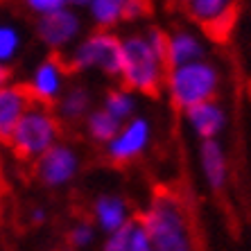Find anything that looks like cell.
I'll list each match as a JSON object with an SVG mask.
<instances>
[{"label":"cell","mask_w":251,"mask_h":251,"mask_svg":"<svg viewBox=\"0 0 251 251\" xmlns=\"http://www.w3.org/2000/svg\"><path fill=\"white\" fill-rule=\"evenodd\" d=\"M175 2H176V5H183V7H186V2H188V0H175Z\"/></svg>","instance_id":"obj_29"},{"label":"cell","mask_w":251,"mask_h":251,"mask_svg":"<svg viewBox=\"0 0 251 251\" xmlns=\"http://www.w3.org/2000/svg\"><path fill=\"white\" fill-rule=\"evenodd\" d=\"M79 165L82 161L75 147L57 143L52 150H48L41 158L34 161V176L46 188H64L77 176Z\"/></svg>","instance_id":"obj_7"},{"label":"cell","mask_w":251,"mask_h":251,"mask_svg":"<svg viewBox=\"0 0 251 251\" xmlns=\"http://www.w3.org/2000/svg\"><path fill=\"white\" fill-rule=\"evenodd\" d=\"M34 104L25 84H7L0 88V143H9L16 125Z\"/></svg>","instance_id":"obj_11"},{"label":"cell","mask_w":251,"mask_h":251,"mask_svg":"<svg viewBox=\"0 0 251 251\" xmlns=\"http://www.w3.org/2000/svg\"><path fill=\"white\" fill-rule=\"evenodd\" d=\"M25 7H27L32 14L36 16H48V14H54V12H61L68 7V0H23Z\"/></svg>","instance_id":"obj_23"},{"label":"cell","mask_w":251,"mask_h":251,"mask_svg":"<svg viewBox=\"0 0 251 251\" xmlns=\"http://www.w3.org/2000/svg\"><path fill=\"white\" fill-rule=\"evenodd\" d=\"M102 109L123 125L136 116V95L131 91H127V88H111L104 95Z\"/></svg>","instance_id":"obj_19"},{"label":"cell","mask_w":251,"mask_h":251,"mask_svg":"<svg viewBox=\"0 0 251 251\" xmlns=\"http://www.w3.org/2000/svg\"><path fill=\"white\" fill-rule=\"evenodd\" d=\"M199 163L201 175L210 190H222L228 181V161L220 140H201L199 145Z\"/></svg>","instance_id":"obj_14"},{"label":"cell","mask_w":251,"mask_h":251,"mask_svg":"<svg viewBox=\"0 0 251 251\" xmlns=\"http://www.w3.org/2000/svg\"><path fill=\"white\" fill-rule=\"evenodd\" d=\"M150 12H152V2H150V0H127L125 14H123V23L140 21V18L150 16Z\"/></svg>","instance_id":"obj_24"},{"label":"cell","mask_w":251,"mask_h":251,"mask_svg":"<svg viewBox=\"0 0 251 251\" xmlns=\"http://www.w3.org/2000/svg\"><path fill=\"white\" fill-rule=\"evenodd\" d=\"M70 70H98L106 77H120L123 68V39L109 29H95L82 41H77L68 61Z\"/></svg>","instance_id":"obj_5"},{"label":"cell","mask_w":251,"mask_h":251,"mask_svg":"<svg viewBox=\"0 0 251 251\" xmlns=\"http://www.w3.org/2000/svg\"><path fill=\"white\" fill-rule=\"evenodd\" d=\"M91 91L84 84H73L61 93V98L54 102V113H57L59 123H77V120H86L91 113Z\"/></svg>","instance_id":"obj_16"},{"label":"cell","mask_w":251,"mask_h":251,"mask_svg":"<svg viewBox=\"0 0 251 251\" xmlns=\"http://www.w3.org/2000/svg\"><path fill=\"white\" fill-rule=\"evenodd\" d=\"M131 224V222H129ZM129 224L123 226L116 233L106 235L104 245H102V251H127V233H129Z\"/></svg>","instance_id":"obj_25"},{"label":"cell","mask_w":251,"mask_h":251,"mask_svg":"<svg viewBox=\"0 0 251 251\" xmlns=\"http://www.w3.org/2000/svg\"><path fill=\"white\" fill-rule=\"evenodd\" d=\"M138 222L150 235L154 251H195L190 217L179 195L170 190L156 193L140 213Z\"/></svg>","instance_id":"obj_1"},{"label":"cell","mask_w":251,"mask_h":251,"mask_svg":"<svg viewBox=\"0 0 251 251\" xmlns=\"http://www.w3.org/2000/svg\"><path fill=\"white\" fill-rule=\"evenodd\" d=\"M61 136V123L50 106L32 104L16 125L7 145L23 161H36L48 150H52Z\"/></svg>","instance_id":"obj_4"},{"label":"cell","mask_w":251,"mask_h":251,"mask_svg":"<svg viewBox=\"0 0 251 251\" xmlns=\"http://www.w3.org/2000/svg\"><path fill=\"white\" fill-rule=\"evenodd\" d=\"M204 41L190 29H175L168 34V68L186 66L204 59Z\"/></svg>","instance_id":"obj_15"},{"label":"cell","mask_w":251,"mask_h":251,"mask_svg":"<svg viewBox=\"0 0 251 251\" xmlns=\"http://www.w3.org/2000/svg\"><path fill=\"white\" fill-rule=\"evenodd\" d=\"M165 73L168 59L150 43L145 32L123 39V68L118 77L123 88L134 95H158L165 84Z\"/></svg>","instance_id":"obj_2"},{"label":"cell","mask_w":251,"mask_h":251,"mask_svg":"<svg viewBox=\"0 0 251 251\" xmlns=\"http://www.w3.org/2000/svg\"><path fill=\"white\" fill-rule=\"evenodd\" d=\"M32 222H46V208H32Z\"/></svg>","instance_id":"obj_27"},{"label":"cell","mask_w":251,"mask_h":251,"mask_svg":"<svg viewBox=\"0 0 251 251\" xmlns=\"http://www.w3.org/2000/svg\"><path fill=\"white\" fill-rule=\"evenodd\" d=\"M21 43H23L21 29L7 21H0V64L9 66V61L21 52Z\"/></svg>","instance_id":"obj_20"},{"label":"cell","mask_w":251,"mask_h":251,"mask_svg":"<svg viewBox=\"0 0 251 251\" xmlns=\"http://www.w3.org/2000/svg\"><path fill=\"white\" fill-rule=\"evenodd\" d=\"M163 86L172 106L179 111H188L190 106L215 100V93L220 88V70L215 64L199 59L193 64L168 68Z\"/></svg>","instance_id":"obj_3"},{"label":"cell","mask_w":251,"mask_h":251,"mask_svg":"<svg viewBox=\"0 0 251 251\" xmlns=\"http://www.w3.org/2000/svg\"><path fill=\"white\" fill-rule=\"evenodd\" d=\"M127 0H91L88 5V16L98 29H109L111 32L116 25L123 23V14Z\"/></svg>","instance_id":"obj_17"},{"label":"cell","mask_w":251,"mask_h":251,"mask_svg":"<svg viewBox=\"0 0 251 251\" xmlns=\"http://www.w3.org/2000/svg\"><path fill=\"white\" fill-rule=\"evenodd\" d=\"M240 0H188L186 12L213 39H224L238 18Z\"/></svg>","instance_id":"obj_8"},{"label":"cell","mask_w":251,"mask_h":251,"mask_svg":"<svg viewBox=\"0 0 251 251\" xmlns=\"http://www.w3.org/2000/svg\"><path fill=\"white\" fill-rule=\"evenodd\" d=\"M134 217H131L129 204L123 197H118V195H100L93 201V222L106 235L120 231Z\"/></svg>","instance_id":"obj_13"},{"label":"cell","mask_w":251,"mask_h":251,"mask_svg":"<svg viewBox=\"0 0 251 251\" xmlns=\"http://www.w3.org/2000/svg\"><path fill=\"white\" fill-rule=\"evenodd\" d=\"M150 140H152V123L143 116H134L131 120L123 123L113 140L104 145V154L111 163L127 165L138 156H143Z\"/></svg>","instance_id":"obj_6"},{"label":"cell","mask_w":251,"mask_h":251,"mask_svg":"<svg viewBox=\"0 0 251 251\" xmlns=\"http://www.w3.org/2000/svg\"><path fill=\"white\" fill-rule=\"evenodd\" d=\"M127 251H154L150 235L145 233V228L140 226L138 220H131L127 233Z\"/></svg>","instance_id":"obj_22"},{"label":"cell","mask_w":251,"mask_h":251,"mask_svg":"<svg viewBox=\"0 0 251 251\" xmlns=\"http://www.w3.org/2000/svg\"><path fill=\"white\" fill-rule=\"evenodd\" d=\"M7 84H12V70H9V66L0 64V88L7 86Z\"/></svg>","instance_id":"obj_26"},{"label":"cell","mask_w":251,"mask_h":251,"mask_svg":"<svg viewBox=\"0 0 251 251\" xmlns=\"http://www.w3.org/2000/svg\"><path fill=\"white\" fill-rule=\"evenodd\" d=\"M123 125L118 123L116 118H111L104 109H95L86 116L84 120V129H86V136L93 143H100V145H106L109 140H113V136L120 131Z\"/></svg>","instance_id":"obj_18"},{"label":"cell","mask_w":251,"mask_h":251,"mask_svg":"<svg viewBox=\"0 0 251 251\" xmlns=\"http://www.w3.org/2000/svg\"><path fill=\"white\" fill-rule=\"evenodd\" d=\"M36 34L41 39V43L54 52H61L68 46L79 39L82 34V16L77 14V9L66 7L61 12L48 14L36 21Z\"/></svg>","instance_id":"obj_10"},{"label":"cell","mask_w":251,"mask_h":251,"mask_svg":"<svg viewBox=\"0 0 251 251\" xmlns=\"http://www.w3.org/2000/svg\"><path fill=\"white\" fill-rule=\"evenodd\" d=\"M88 5H91V0H68V7H73V9H88Z\"/></svg>","instance_id":"obj_28"},{"label":"cell","mask_w":251,"mask_h":251,"mask_svg":"<svg viewBox=\"0 0 251 251\" xmlns=\"http://www.w3.org/2000/svg\"><path fill=\"white\" fill-rule=\"evenodd\" d=\"M183 118H186V125L190 127V131L199 140H215L226 127V111L215 100L190 106L188 111H183Z\"/></svg>","instance_id":"obj_12"},{"label":"cell","mask_w":251,"mask_h":251,"mask_svg":"<svg viewBox=\"0 0 251 251\" xmlns=\"http://www.w3.org/2000/svg\"><path fill=\"white\" fill-rule=\"evenodd\" d=\"M66 70L68 66L59 57H48L34 66L27 84H25L34 104L50 106L61 98V93L66 91Z\"/></svg>","instance_id":"obj_9"},{"label":"cell","mask_w":251,"mask_h":251,"mask_svg":"<svg viewBox=\"0 0 251 251\" xmlns=\"http://www.w3.org/2000/svg\"><path fill=\"white\" fill-rule=\"evenodd\" d=\"M93 240H95V224L86 222V220H79V222H75L73 226H70L68 242L73 247H77V249H84V247L93 245Z\"/></svg>","instance_id":"obj_21"}]
</instances>
